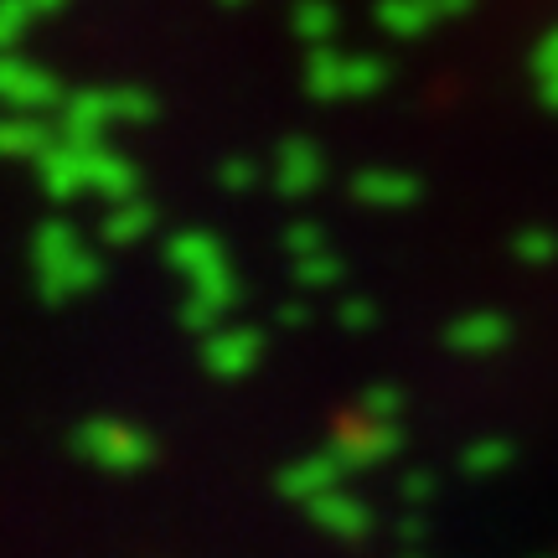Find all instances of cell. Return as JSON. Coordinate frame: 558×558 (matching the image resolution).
I'll return each mask as SVG.
<instances>
[]
</instances>
